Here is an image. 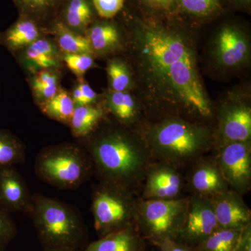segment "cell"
<instances>
[{"mask_svg": "<svg viewBox=\"0 0 251 251\" xmlns=\"http://www.w3.org/2000/svg\"><path fill=\"white\" fill-rule=\"evenodd\" d=\"M219 229L210 200L191 194L184 224L175 241L195 248Z\"/></svg>", "mask_w": 251, "mask_h": 251, "instance_id": "cell-10", "label": "cell"}, {"mask_svg": "<svg viewBox=\"0 0 251 251\" xmlns=\"http://www.w3.org/2000/svg\"><path fill=\"white\" fill-rule=\"evenodd\" d=\"M185 11L196 16H206L214 11L219 0H178Z\"/></svg>", "mask_w": 251, "mask_h": 251, "instance_id": "cell-32", "label": "cell"}, {"mask_svg": "<svg viewBox=\"0 0 251 251\" xmlns=\"http://www.w3.org/2000/svg\"><path fill=\"white\" fill-rule=\"evenodd\" d=\"M214 161L229 189L241 196L251 189V143L235 142L214 149Z\"/></svg>", "mask_w": 251, "mask_h": 251, "instance_id": "cell-8", "label": "cell"}, {"mask_svg": "<svg viewBox=\"0 0 251 251\" xmlns=\"http://www.w3.org/2000/svg\"><path fill=\"white\" fill-rule=\"evenodd\" d=\"M236 251H251V224L242 229Z\"/></svg>", "mask_w": 251, "mask_h": 251, "instance_id": "cell-35", "label": "cell"}, {"mask_svg": "<svg viewBox=\"0 0 251 251\" xmlns=\"http://www.w3.org/2000/svg\"><path fill=\"white\" fill-rule=\"evenodd\" d=\"M36 176L44 182L62 190H74L94 175V166L81 145L62 143L46 147L34 161Z\"/></svg>", "mask_w": 251, "mask_h": 251, "instance_id": "cell-5", "label": "cell"}, {"mask_svg": "<svg viewBox=\"0 0 251 251\" xmlns=\"http://www.w3.org/2000/svg\"><path fill=\"white\" fill-rule=\"evenodd\" d=\"M82 146L94 166L99 182L110 183L139 194L149 166L153 161L143 135L126 127L97 128Z\"/></svg>", "mask_w": 251, "mask_h": 251, "instance_id": "cell-2", "label": "cell"}, {"mask_svg": "<svg viewBox=\"0 0 251 251\" xmlns=\"http://www.w3.org/2000/svg\"><path fill=\"white\" fill-rule=\"evenodd\" d=\"M139 194L133 190L99 182L92 186L94 227L99 237L135 225Z\"/></svg>", "mask_w": 251, "mask_h": 251, "instance_id": "cell-6", "label": "cell"}, {"mask_svg": "<svg viewBox=\"0 0 251 251\" xmlns=\"http://www.w3.org/2000/svg\"><path fill=\"white\" fill-rule=\"evenodd\" d=\"M59 76L54 69L36 73L31 80V88L39 105L52 98L58 92Z\"/></svg>", "mask_w": 251, "mask_h": 251, "instance_id": "cell-28", "label": "cell"}, {"mask_svg": "<svg viewBox=\"0 0 251 251\" xmlns=\"http://www.w3.org/2000/svg\"><path fill=\"white\" fill-rule=\"evenodd\" d=\"M42 251H80L74 250H42Z\"/></svg>", "mask_w": 251, "mask_h": 251, "instance_id": "cell-38", "label": "cell"}, {"mask_svg": "<svg viewBox=\"0 0 251 251\" xmlns=\"http://www.w3.org/2000/svg\"><path fill=\"white\" fill-rule=\"evenodd\" d=\"M249 43L244 34L233 27L223 28L216 40L215 52L218 62L226 67L242 64L249 54Z\"/></svg>", "mask_w": 251, "mask_h": 251, "instance_id": "cell-15", "label": "cell"}, {"mask_svg": "<svg viewBox=\"0 0 251 251\" xmlns=\"http://www.w3.org/2000/svg\"><path fill=\"white\" fill-rule=\"evenodd\" d=\"M25 145L7 130H0V169L22 164L25 161Z\"/></svg>", "mask_w": 251, "mask_h": 251, "instance_id": "cell-24", "label": "cell"}, {"mask_svg": "<svg viewBox=\"0 0 251 251\" xmlns=\"http://www.w3.org/2000/svg\"><path fill=\"white\" fill-rule=\"evenodd\" d=\"M82 93L84 105H93L97 99V94L85 82H81L78 85Z\"/></svg>", "mask_w": 251, "mask_h": 251, "instance_id": "cell-36", "label": "cell"}, {"mask_svg": "<svg viewBox=\"0 0 251 251\" xmlns=\"http://www.w3.org/2000/svg\"><path fill=\"white\" fill-rule=\"evenodd\" d=\"M138 44L144 77L156 108L163 110L165 116L200 123L211 119L212 106L188 41L175 31L145 25L138 34Z\"/></svg>", "mask_w": 251, "mask_h": 251, "instance_id": "cell-1", "label": "cell"}, {"mask_svg": "<svg viewBox=\"0 0 251 251\" xmlns=\"http://www.w3.org/2000/svg\"><path fill=\"white\" fill-rule=\"evenodd\" d=\"M214 149L227 143L251 142L250 107L242 102H235L220 109L219 123L217 129L214 131Z\"/></svg>", "mask_w": 251, "mask_h": 251, "instance_id": "cell-11", "label": "cell"}, {"mask_svg": "<svg viewBox=\"0 0 251 251\" xmlns=\"http://www.w3.org/2000/svg\"><path fill=\"white\" fill-rule=\"evenodd\" d=\"M186 187L181 170L165 162L153 161L145 173L139 198L144 201L179 199L186 197L183 194Z\"/></svg>", "mask_w": 251, "mask_h": 251, "instance_id": "cell-9", "label": "cell"}, {"mask_svg": "<svg viewBox=\"0 0 251 251\" xmlns=\"http://www.w3.org/2000/svg\"><path fill=\"white\" fill-rule=\"evenodd\" d=\"M94 9L99 16L111 18L116 16L125 4V0H92Z\"/></svg>", "mask_w": 251, "mask_h": 251, "instance_id": "cell-33", "label": "cell"}, {"mask_svg": "<svg viewBox=\"0 0 251 251\" xmlns=\"http://www.w3.org/2000/svg\"><path fill=\"white\" fill-rule=\"evenodd\" d=\"M153 161L179 170L189 168L214 149V131L200 122L168 115L141 131Z\"/></svg>", "mask_w": 251, "mask_h": 251, "instance_id": "cell-3", "label": "cell"}, {"mask_svg": "<svg viewBox=\"0 0 251 251\" xmlns=\"http://www.w3.org/2000/svg\"><path fill=\"white\" fill-rule=\"evenodd\" d=\"M105 107L124 126L134 125L139 120V108L132 96L126 92L112 91L107 97Z\"/></svg>", "mask_w": 251, "mask_h": 251, "instance_id": "cell-22", "label": "cell"}, {"mask_svg": "<svg viewBox=\"0 0 251 251\" xmlns=\"http://www.w3.org/2000/svg\"><path fill=\"white\" fill-rule=\"evenodd\" d=\"M220 228L242 229L251 224V211L242 196L231 189L209 198Z\"/></svg>", "mask_w": 251, "mask_h": 251, "instance_id": "cell-14", "label": "cell"}, {"mask_svg": "<svg viewBox=\"0 0 251 251\" xmlns=\"http://www.w3.org/2000/svg\"><path fill=\"white\" fill-rule=\"evenodd\" d=\"M242 229L220 228L195 249L198 251H236Z\"/></svg>", "mask_w": 251, "mask_h": 251, "instance_id": "cell-27", "label": "cell"}, {"mask_svg": "<svg viewBox=\"0 0 251 251\" xmlns=\"http://www.w3.org/2000/svg\"><path fill=\"white\" fill-rule=\"evenodd\" d=\"M149 7L158 11H166L171 9L175 0H142Z\"/></svg>", "mask_w": 251, "mask_h": 251, "instance_id": "cell-37", "label": "cell"}, {"mask_svg": "<svg viewBox=\"0 0 251 251\" xmlns=\"http://www.w3.org/2000/svg\"><path fill=\"white\" fill-rule=\"evenodd\" d=\"M28 215L43 250L82 251L88 244L87 226L74 206L36 193Z\"/></svg>", "mask_w": 251, "mask_h": 251, "instance_id": "cell-4", "label": "cell"}, {"mask_svg": "<svg viewBox=\"0 0 251 251\" xmlns=\"http://www.w3.org/2000/svg\"><path fill=\"white\" fill-rule=\"evenodd\" d=\"M87 37L93 52H107L120 44L119 31L115 25L110 23H96L89 28Z\"/></svg>", "mask_w": 251, "mask_h": 251, "instance_id": "cell-25", "label": "cell"}, {"mask_svg": "<svg viewBox=\"0 0 251 251\" xmlns=\"http://www.w3.org/2000/svg\"><path fill=\"white\" fill-rule=\"evenodd\" d=\"M32 194L14 166L0 169V208L6 212L29 214Z\"/></svg>", "mask_w": 251, "mask_h": 251, "instance_id": "cell-13", "label": "cell"}, {"mask_svg": "<svg viewBox=\"0 0 251 251\" xmlns=\"http://www.w3.org/2000/svg\"><path fill=\"white\" fill-rule=\"evenodd\" d=\"M24 58L29 69L35 72L57 69L60 66L57 47L46 39L39 38L26 48Z\"/></svg>", "mask_w": 251, "mask_h": 251, "instance_id": "cell-17", "label": "cell"}, {"mask_svg": "<svg viewBox=\"0 0 251 251\" xmlns=\"http://www.w3.org/2000/svg\"><path fill=\"white\" fill-rule=\"evenodd\" d=\"M67 0H14L21 16L39 23L51 22L58 18L59 12Z\"/></svg>", "mask_w": 251, "mask_h": 251, "instance_id": "cell-21", "label": "cell"}, {"mask_svg": "<svg viewBox=\"0 0 251 251\" xmlns=\"http://www.w3.org/2000/svg\"><path fill=\"white\" fill-rule=\"evenodd\" d=\"M40 33L39 23L31 18L21 16L0 40L11 50H18L26 49L39 39Z\"/></svg>", "mask_w": 251, "mask_h": 251, "instance_id": "cell-18", "label": "cell"}, {"mask_svg": "<svg viewBox=\"0 0 251 251\" xmlns=\"http://www.w3.org/2000/svg\"><path fill=\"white\" fill-rule=\"evenodd\" d=\"M154 245L158 248L160 251H198L195 248L188 247L181 243L169 239L157 242Z\"/></svg>", "mask_w": 251, "mask_h": 251, "instance_id": "cell-34", "label": "cell"}, {"mask_svg": "<svg viewBox=\"0 0 251 251\" xmlns=\"http://www.w3.org/2000/svg\"><path fill=\"white\" fill-rule=\"evenodd\" d=\"M51 29L59 49L64 54H92L93 52L87 36L81 35L69 29L59 19L55 20L51 24Z\"/></svg>", "mask_w": 251, "mask_h": 251, "instance_id": "cell-23", "label": "cell"}, {"mask_svg": "<svg viewBox=\"0 0 251 251\" xmlns=\"http://www.w3.org/2000/svg\"><path fill=\"white\" fill-rule=\"evenodd\" d=\"M17 234V227L11 214L0 208V251L6 250Z\"/></svg>", "mask_w": 251, "mask_h": 251, "instance_id": "cell-30", "label": "cell"}, {"mask_svg": "<svg viewBox=\"0 0 251 251\" xmlns=\"http://www.w3.org/2000/svg\"><path fill=\"white\" fill-rule=\"evenodd\" d=\"M145 240L133 225L100 237L82 251H145Z\"/></svg>", "mask_w": 251, "mask_h": 251, "instance_id": "cell-16", "label": "cell"}, {"mask_svg": "<svg viewBox=\"0 0 251 251\" xmlns=\"http://www.w3.org/2000/svg\"><path fill=\"white\" fill-rule=\"evenodd\" d=\"M64 62L77 76H81L94 66L92 54L89 53L64 54Z\"/></svg>", "mask_w": 251, "mask_h": 251, "instance_id": "cell-31", "label": "cell"}, {"mask_svg": "<svg viewBox=\"0 0 251 251\" xmlns=\"http://www.w3.org/2000/svg\"><path fill=\"white\" fill-rule=\"evenodd\" d=\"M189 168L185 179L191 194L209 199L229 189L214 158L203 156Z\"/></svg>", "mask_w": 251, "mask_h": 251, "instance_id": "cell-12", "label": "cell"}, {"mask_svg": "<svg viewBox=\"0 0 251 251\" xmlns=\"http://www.w3.org/2000/svg\"><path fill=\"white\" fill-rule=\"evenodd\" d=\"M109 81L112 91L126 92L131 85V75L128 67L121 61H110L107 66Z\"/></svg>", "mask_w": 251, "mask_h": 251, "instance_id": "cell-29", "label": "cell"}, {"mask_svg": "<svg viewBox=\"0 0 251 251\" xmlns=\"http://www.w3.org/2000/svg\"><path fill=\"white\" fill-rule=\"evenodd\" d=\"M188 196L174 200L139 198L135 226L145 239L155 244L164 239L176 240L186 217Z\"/></svg>", "mask_w": 251, "mask_h": 251, "instance_id": "cell-7", "label": "cell"}, {"mask_svg": "<svg viewBox=\"0 0 251 251\" xmlns=\"http://www.w3.org/2000/svg\"><path fill=\"white\" fill-rule=\"evenodd\" d=\"M8 251L5 250V251Z\"/></svg>", "mask_w": 251, "mask_h": 251, "instance_id": "cell-39", "label": "cell"}, {"mask_svg": "<svg viewBox=\"0 0 251 251\" xmlns=\"http://www.w3.org/2000/svg\"><path fill=\"white\" fill-rule=\"evenodd\" d=\"M93 17L92 0H67L57 19L69 29L80 34L86 30Z\"/></svg>", "mask_w": 251, "mask_h": 251, "instance_id": "cell-20", "label": "cell"}, {"mask_svg": "<svg viewBox=\"0 0 251 251\" xmlns=\"http://www.w3.org/2000/svg\"><path fill=\"white\" fill-rule=\"evenodd\" d=\"M39 106L41 112L49 118L68 125L75 108L72 97L64 90L58 91L52 98Z\"/></svg>", "mask_w": 251, "mask_h": 251, "instance_id": "cell-26", "label": "cell"}, {"mask_svg": "<svg viewBox=\"0 0 251 251\" xmlns=\"http://www.w3.org/2000/svg\"><path fill=\"white\" fill-rule=\"evenodd\" d=\"M105 116V111L99 106L78 105L75 106L69 121L73 135L83 140L90 136L99 128Z\"/></svg>", "mask_w": 251, "mask_h": 251, "instance_id": "cell-19", "label": "cell"}]
</instances>
